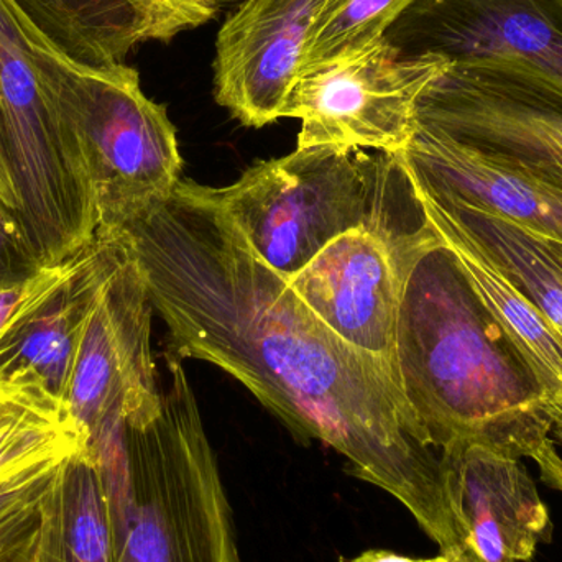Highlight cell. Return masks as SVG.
I'll return each mask as SVG.
<instances>
[{
  "label": "cell",
  "instance_id": "7402d4cb",
  "mask_svg": "<svg viewBox=\"0 0 562 562\" xmlns=\"http://www.w3.org/2000/svg\"><path fill=\"white\" fill-rule=\"evenodd\" d=\"M40 495L0 515V562H33L40 531Z\"/></svg>",
  "mask_w": 562,
  "mask_h": 562
},
{
  "label": "cell",
  "instance_id": "4fadbf2b",
  "mask_svg": "<svg viewBox=\"0 0 562 562\" xmlns=\"http://www.w3.org/2000/svg\"><path fill=\"white\" fill-rule=\"evenodd\" d=\"M321 0H244L217 33L214 95L247 127H266L301 78Z\"/></svg>",
  "mask_w": 562,
  "mask_h": 562
},
{
  "label": "cell",
  "instance_id": "3957f363",
  "mask_svg": "<svg viewBox=\"0 0 562 562\" xmlns=\"http://www.w3.org/2000/svg\"><path fill=\"white\" fill-rule=\"evenodd\" d=\"M154 415L111 413L89 436L112 528V562H243L229 498L180 357L165 353Z\"/></svg>",
  "mask_w": 562,
  "mask_h": 562
},
{
  "label": "cell",
  "instance_id": "8992f818",
  "mask_svg": "<svg viewBox=\"0 0 562 562\" xmlns=\"http://www.w3.org/2000/svg\"><path fill=\"white\" fill-rule=\"evenodd\" d=\"M0 171L42 269L65 262L95 239L88 175L43 91L9 0H0Z\"/></svg>",
  "mask_w": 562,
  "mask_h": 562
},
{
  "label": "cell",
  "instance_id": "ffe728a7",
  "mask_svg": "<svg viewBox=\"0 0 562 562\" xmlns=\"http://www.w3.org/2000/svg\"><path fill=\"white\" fill-rule=\"evenodd\" d=\"M413 0H321L307 35L301 76L347 61L383 42Z\"/></svg>",
  "mask_w": 562,
  "mask_h": 562
},
{
  "label": "cell",
  "instance_id": "7c38bea8",
  "mask_svg": "<svg viewBox=\"0 0 562 562\" xmlns=\"http://www.w3.org/2000/svg\"><path fill=\"white\" fill-rule=\"evenodd\" d=\"M439 452L458 525L459 554L452 562L530 561L551 540L550 512L520 459L479 442Z\"/></svg>",
  "mask_w": 562,
  "mask_h": 562
},
{
  "label": "cell",
  "instance_id": "603a6c76",
  "mask_svg": "<svg viewBox=\"0 0 562 562\" xmlns=\"http://www.w3.org/2000/svg\"><path fill=\"white\" fill-rule=\"evenodd\" d=\"M40 270L15 213L0 200V290L32 279Z\"/></svg>",
  "mask_w": 562,
  "mask_h": 562
},
{
  "label": "cell",
  "instance_id": "277c9868",
  "mask_svg": "<svg viewBox=\"0 0 562 562\" xmlns=\"http://www.w3.org/2000/svg\"><path fill=\"white\" fill-rule=\"evenodd\" d=\"M10 7L43 91L88 175L98 233H111L170 200L183 167L177 128L165 105L147 98L138 72L125 63L95 68L66 58Z\"/></svg>",
  "mask_w": 562,
  "mask_h": 562
},
{
  "label": "cell",
  "instance_id": "44dd1931",
  "mask_svg": "<svg viewBox=\"0 0 562 562\" xmlns=\"http://www.w3.org/2000/svg\"><path fill=\"white\" fill-rule=\"evenodd\" d=\"M147 26L148 38L167 42L214 19L210 0H127Z\"/></svg>",
  "mask_w": 562,
  "mask_h": 562
},
{
  "label": "cell",
  "instance_id": "f1b7e54d",
  "mask_svg": "<svg viewBox=\"0 0 562 562\" xmlns=\"http://www.w3.org/2000/svg\"><path fill=\"white\" fill-rule=\"evenodd\" d=\"M214 7H216L217 12L221 10H234L236 7H239L244 0H210Z\"/></svg>",
  "mask_w": 562,
  "mask_h": 562
},
{
  "label": "cell",
  "instance_id": "d4e9b609",
  "mask_svg": "<svg viewBox=\"0 0 562 562\" xmlns=\"http://www.w3.org/2000/svg\"><path fill=\"white\" fill-rule=\"evenodd\" d=\"M66 458H53L48 461L38 462L32 468L23 469L16 472L12 477L0 482V515L5 514L15 505L22 504L23 501L36 497L48 487L55 472L63 464Z\"/></svg>",
  "mask_w": 562,
  "mask_h": 562
},
{
  "label": "cell",
  "instance_id": "4316f807",
  "mask_svg": "<svg viewBox=\"0 0 562 562\" xmlns=\"http://www.w3.org/2000/svg\"><path fill=\"white\" fill-rule=\"evenodd\" d=\"M548 412H550L551 423H553V426H551V435H553L562 446V416L558 415L551 406H548ZM560 492H562V485Z\"/></svg>",
  "mask_w": 562,
  "mask_h": 562
},
{
  "label": "cell",
  "instance_id": "52a82bcc",
  "mask_svg": "<svg viewBox=\"0 0 562 562\" xmlns=\"http://www.w3.org/2000/svg\"><path fill=\"white\" fill-rule=\"evenodd\" d=\"M419 201L327 244L290 280L304 306L353 349L395 369L396 324L409 267L432 239Z\"/></svg>",
  "mask_w": 562,
  "mask_h": 562
},
{
  "label": "cell",
  "instance_id": "2e32d148",
  "mask_svg": "<svg viewBox=\"0 0 562 562\" xmlns=\"http://www.w3.org/2000/svg\"><path fill=\"white\" fill-rule=\"evenodd\" d=\"M409 180V178H408ZM412 183V181H409ZM426 221L471 244L562 334V244L412 183Z\"/></svg>",
  "mask_w": 562,
  "mask_h": 562
},
{
  "label": "cell",
  "instance_id": "9a60e30c",
  "mask_svg": "<svg viewBox=\"0 0 562 562\" xmlns=\"http://www.w3.org/2000/svg\"><path fill=\"white\" fill-rule=\"evenodd\" d=\"M400 164L415 187L514 221L562 244V190L416 124Z\"/></svg>",
  "mask_w": 562,
  "mask_h": 562
},
{
  "label": "cell",
  "instance_id": "7a4b0ae2",
  "mask_svg": "<svg viewBox=\"0 0 562 562\" xmlns=\"http://www.w3.org/2000/svg\"><path fill=\"white\" fill-rule=\"evenodd\" d=\"M395 353L400 389L429 446L479 442L531 459L541 481L560 491L551 400L436 233L406 276Z\"/></svg>",
  "mask_w": 562,
  "mask_h": 562
},
{
  "label": "cell",
  "instance_id": "30bf717a",
  "mask_svg": "<svg viewBox=\"0 0 562 562\" xmlns=\"http://www.w3.org/2000/svg\"><path fill=\"white\" fill-rule=\"evenodd\" d=\"M383 40L400 56L527 72L562 95V0H413Z\"/></svg>",
  "mask_w": 562,
  "mask_h": 562
},
{
  "label": "cell",
  "instance_id": "d6986e66",
  "mask_svg": "<svg viewBox=\"0 0 562 562\" xmlns=\"http://www.w3.org/2000/svg\"><path fill=\"white\" fill-rule=\"evenodd\" d=\"M59 53L79 65H122L148 42L147 26L127 0H10Z\"/></svg>",
  "mask_w": 562,
  "mask_h": 562
},
{
  "label": "cell",
  "instance_id": "e0dca14e",
  "mask_svg": "<svg viewBox=\"0 0 562 562\" xmlns=\"http://www.w3.org/2000/svg\"><path fill=\"white\" fill-rule=\"evenodd\" d=\"M33 562H112L108 495L91 442L63 461L40 495Z\"/></svg>",
  "mask_w": 562,
  "mask_h": 562
},
{
  "label": "cell",
  "instance_id": "ac0fdd59",
  "mask_svg": "<svg viewBox=\"0 0 562 562\" xmlns=\"http://www.w3.org/2000/svg\"><path fill=\"white\" fill-rule=\"evenodd\" d=\"M88 442V429L38 375L0 380V482L38 462L75 454Z\"/></svg>",
  "mask_w": 562,
  "mask_h": 562
},
{
  "label": "cell",
  "instance_id": "cb8c5ba5",
  "mask_svg": "<svg viewBox=\"0 0 562 562\" xmlns=\"http://www.w3.org/2000/svg\"><path fill=\"white\" fill-rule=\"evenodd\" d=\"M71 259V257H69ZM69 259L58 266L43 267L32 279L0 290V329L16 316L23 307L42 296L53 284L58 283L69 267Z\"/></svg>",
  "mask_w": 562,
  "mask_h": 562
},
{
  "label": "cell",
  "instance_id": "5b68a950",
  "mask_svg": "<svg viewBox=\"0 0 562 562\" xmlns=\"http://www.w3.org/2000/svg\"><path fill=\"white\" fill-rule=\"evenodd\" d=\"M213 193L250 249L288 281L337 237L416 201L398 155L339 147L259 161Z\"/></svg>",
  "mask_w": 562,
  "mask_h": 562
},
{
  "label": "cell",
  "instance_id": "ba28073f",
  "mask_svg": "<svg viewBox=\"0 0 562 562\" xmlns=\"http://www.w3.org/2000/svg\"><path fill=\"white\" fill-rule=\"evenodd\" d=\"M416 124L562 190V95L527 72L449 65L419 98Z\"/></svg>",
  "mask_w": 562,
  "mask_h": 562
},
{
  "label": "cell",
  "instance_id": "f546056e",
  "mask_svg": "<svg viewBox=\"0 0 562 562\" xmlns=\"http://www.w3.org/2000/svg\"><path fill=\"white\" fill-rule=\"evenodd\" d=\"M550 406H551V408H553V409H554V412H557V413H558V415L562 416V405H560V403H553V402H551V403H550Z\"/></svg>",
  "mask_w": 562,
  "mask_h": 562
},
{
  "label": "cell",
  "instance_id": "484cf974",
  "mask_svg": "<svg viewBox=\"0 0 562 562\" xmlns=\"http://www.w3.org/2000/svg\"><path fill=\"white\" fill-rule=\"evenodd\" d=\"M340 562H452L445 554H439L436 558H429V560H416V558L402 557V554L393 553V551L386 550H370L366 553L359 554V557L352 558V560H346L342 558Z\"/></svg>",
  "mask_w": 562,
  "mask_h": 562
},
{
  "label": "cell",
  "instance_id": "6da1fadb",
  "mask_svg": "<svg viewBox=\"0 0 562 562\" xmlns=\"http://www.w3.org/2000/svg\"><path fill=\"white\" fill-rule=\"evenodd\" d=\"M98 234L137 260L168 327L167 352L229 373L294 438L339 452L352 474L398 501L441 554L458 558L441 452L426 441L395 369L327 329L250 249L213 188L180 181L150 213Z\"/></svg>",
  "mask_w": 562,
  "mask_h": 562
},
{
  "label": "cell",
  "instance_id": "5bb4252c",
  "mask_svg": "<svg viewBox=\"0 0 562 562\" xmlns=\"http://www.w3.org/2000/svg\"><path fill=\"white\" fill-rule=\"evenodd\" d=\"M124 252L121 240L95 234L61 280L0 329V380L32 372L65 398L86 321Z\"/></svg>",
  "mask_w": 562,
  "mask_h": 562
},
{
  "label": "cell",
  "instance_id": "9c48e42d",
  "mask_svg": "<svg viewBox=\"0 0 562 562\" xmlns=\"http://www.w3.org/2000/svg\"><path fill=\"white\" fill-rule=\"evenodd\" d=\"M449 63L400 56L383 40L369 52L301 76L283 117L301 121L297 147L400 154L416 131V104Z\"/></svg>",
  "mask_w": 562,
  "mask_h": 562
},
{
  "label": "cell",
  "instance_id": "8fae6325",
  "mask_svg": "<svg viewBox=\"0 0 562 562\" xmlns=\"http://www.w3.org/2000/svg\"><path fill=\"white\" fill-rule=\"evenodd\" d=\"M122 246L124 257L86 321L66 389V403L89 436L112 412L142 418L161 406L151 353L154 304L137 260Z\"/></svg>",
  "mask_w": 562,
  "mask_h": 562
},
{
  "label": "cell",
  "instance_id": "83f0119b",
  "mask_svg": "<svg viewBox=\"0 0 562 562\" xmlns=\"http://www.w3.org/2000/svg\"><path fill=\"white\" fill-rule=\"evenodd\" d=\"M0 200H2L7 206L12 207L13 213H15V204H13L12 194H10L9 188H7L5 181H3L2 171H0Z\"/></svg>",
  "mask_w": 562,
  "mask_h": 562
}]
</instances>
